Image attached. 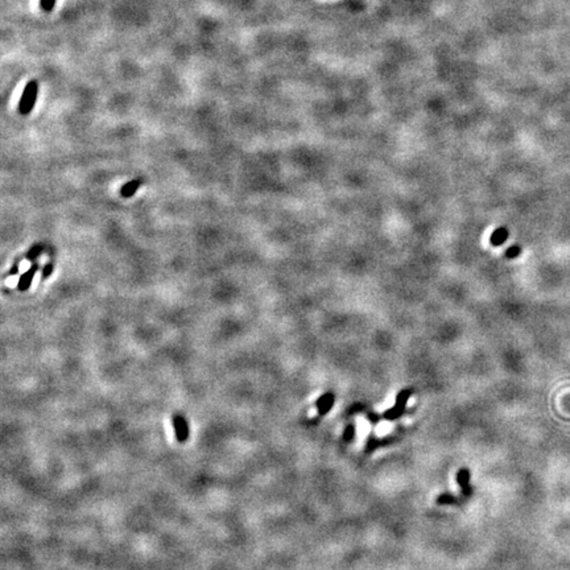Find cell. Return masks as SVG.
<instances>
[{
	"label": "cell",
	"instance_id": "6da1fadb",
	"mask_svg": "<svg viewBox=\"0 0 570 570\" xmlns=\"http://www.w3.org/2000/svg\"><path fill=\"white\" fill-rule=\"evenodd\" d=\"M37 95H39V83H37V81H29L25 85V87H24V90H22L21 98H20V102H19V112L21 115L27 116L33 111L36 101H37Z\"/></svg>",
	"mask_w": 570,
	"mask_h": 570
},
{
	"label": "cell",
	"instance_id": "7a4b0ae2",
	"mask_svg": "<svg viewBox=\"0 0 570 570\" xmlns=\"http://www.w3.org/2000/svg\"><path fill=\"white\" fill-rule=\"evenodd\" d=\"M412 393H413V389H412V388L401 389V391L396 395L395 406L384 412L383 414L384 419L388 420V421H393V420H397L399 417H401V416L404 414V412H406L407 401H408V399L412 396Z\"/></svg>",
	"mask_w": 570,
	"mask_h": 570
},
{
	"label": "cell",
	"instance_id": "3957f363",
	"mask_svg": "<svg viewBox=\"0 0 570 570\" xmlns=\"http://www.w3.org/2000/svg\"><path fill=\"white\" fill-rule=\"evenodd\" d=\"M173 428L176 433V440L180 444H185L189 440V428H187L186 420L181 414H174L173 416Z\"/></svg>",
	"mask_w": 570,
	"mask_h": 570
},
{
	"label": "cell",
	"instance_id": "277c9868",
	"mask_svg": "<svg viewBox=\"0 0 570 570\" xmlns=\"http://www.w3.org/2000/svg\"><path fill=\"white\" fill-rule=\"evenodd\" d=\"M334 393L331 392H326L322 396L318 397V400L316 401V408L318 409V414L320 416H325L326 413H329L330 409L334 406Z\"/></svg>",
	"mask_w": 570,
	"mask_h": 570
},
{
	"label": "cell",
	"instance_id": "5b68a950",
	"mask_svg": "<svg viewBox=\"0 0 570 570\" xmlns=\"http://www.w3.org/2000/svg\"><path fill=\"white\" fill-rule=\"evenodd\" d=\"M457 482L461 486L463 498H470L472 494V490L471 487H470V471H468V468H461L457 472Z\"/></svg>",
	"mask_w": 570,
	"mask_h": 570
},
{
	"label": "cell",
	"instance_id": "8992f818",
	"mask_svg": "<svg viewBox=\"0 0 570 570\" xmlns=\"http://www.w3.org/2000/svg\"><path fill=\"white\" fill-rule=\"evenodd\" d=\"M37 271H39V265H37V264H32V267L28 268L27 271L22 273L21 277L19 279L18 289L21 290V292H25V290L29 289V288H31V285H32V281H33V279H35V275L37 273Z\"/></svg>",
	"mask_w": 570,
	"mask_h": 570
},
{
	"label": "cell",
	"instance_id": "52a82bcc",
	"mask_svg": "<svg viewBox=\"0 0 570 570\" xmlns=\"http://www.w3.org/2000/svg\"><path fill=\"white\" fill-rule=\"evenodd\" d=\"M142 178H136V180H132V181L124 183L121 189V196L123 197V198H131V197H134L135 193L139 190V187L142 186Z\"/></svg>",
	"mask_w": 570,
	"mask_h": 570
},
{
	"label": "cell",
	"instance_id": "ba28073f",
	"mask_svg": "<svg viewBox=\"0 0 570 570\" xmlns=\"http://www.w3.org/2000/svg\"><path fill=\"white\" fill-rule=\"evenodd\" d=\"M508 238V231L506 228H499L494 232V235L491 236V243L494 245L503 244L506 239Z\"/></svg>",
	"mask_w": 570,
	"mask_h": 570
},
{
	"label": "cell",
	"instance_id": "9c48e42d",
	"mask_svg": "<svg viewBox=\"0 0 570 570\" xmlns=\"http://www.w3.org/2000/svg\"><path fill=\"white\" fill-rule=\"evenodd\" d=\"M388 441H389V440H379V438H375V437L371 436L370 438L367 440L366 451H367V453H371V451H374L375 449H378V448H380V446L384 445V444Z\"/></svg>",
	"mask_w": 570,
	"mask_h": 570
},
{
	"label": "cell",
	"instance_id": "30bf717a",
	"mask_svg": "<svg viewBox=\"0 0 570 570\" xmlns=\"http://www.w3.org/2000/svg\"><path fill=\"white\" fill-rule=\"evenodd\" d=\"M458 502V499L455 498L454 495L451 494H441L438 495V498H437V504H440V506H445V504H454Z\"/></svg>",
	"mask_w": 570,
	"mask_h": 570
},
{
	"label": "cell",
	"instance_id": "8fae6325",
	"mask_svg": "<svg viewBox=\"0 0 570 570\" xmlns=\"http://www.w3.org/2000/svg\"><path fill=\"white\" fill-rule=\"evenodd\" d=\"M355 436V427L352 424H348L347 427L345 428V432H343V441L350 442L352 441V438Z\"/></svg>",
	"mask_w": 570,
	"mask_h": 570
},
{
	"label": "cell",
	"instance_id": "7c38bea8",
	"mask_svg": "<svg viewBox=\"0 0 570 570\" xmlns=\"http://www.w3.org/2000/svg\"><path fill=\"white\" fill-rule=\"evenodd\" d=\"M41 252H42V245H40V244L33 245V247H32L29 251H28L27 259L28 260H35V259H37L39 256H40Z\"/></svg>",
	"mask_w": 570,
	"mask_h": 570
},
{
	"label": "cell",
	"instance_id": "4fadbf2b",
	"mask_svg": "<svg viewBox=\"0 0 570 570\" xmlns=\"http://www.w3.org/2000/svg\"><path fill=\"white\" fill-rule=\"evenodd\" d=\"M56 7V0H40V8L45 12L53 11Z\"/></svg>",
	"mask_w": 570,
	"mask_h": 570
},
{
	"label": "cell",
	"instance_id": "5bb4252c",
	"mask_svg": "<svg viewBox=\"0 0 570 570\" xmlns=\"http://www.w3.org/2000/svg\"><path fill=\"white\" fill-rule=\"evenodd\" d=\"M363 410H365V406H363V404H359V403H356V404H354V406H351L348 408L347 414L348 416H351V414L361 413Z\"/></svg>",
	"mask_w": 570,
	"mask_h": 570
},
{
	"label": "cell",
	"instance_id": "9a60e30c",
	"mask_svg": "<svg viewBox=\"0 0 570 570\" xmlns=\"http://www.w3.org/2000/svg\"><path fill=\"white\" fill-rule=\"evenodd\" d=\"M366 417L372 425H376L380 421V414L375 413V412H366Z\"/></svg>",
	"mask_w": 570,
	"mask_h": 570
},
{
	"label": "cell",
	"instance_id": "2e32d148",
	"mask_svg": "<svg viewBox=\"0 0 570 570\" xmlns=\"http://www.w3.org/2000/svg\"><path fill=\"white\" fill-rule=\"evenodd\" d=\"M53 269H54L53 263L45 264V267L42 268V277H44V279H48V277L53 273Z\"/></svg>",
	"mask_w": 570,
	"mask_h": 570
},
{
	"label": "cell",
	"instance_id": "e0dca14e",
	"mask_svg": "<svg viewBox=\"0 0 570 570\" xmlns=\"http://www.w3.org/2000/svg\"><path fill=\"white\" fill-rule=\"evenodd\" d=\"M520 251L521 249L519 245H512V247L507 251V256L508 258H516V256L520 255Z\"/></svg>",
	"mask_w": 570,
	"mask_h": 570
}]
</instances>
